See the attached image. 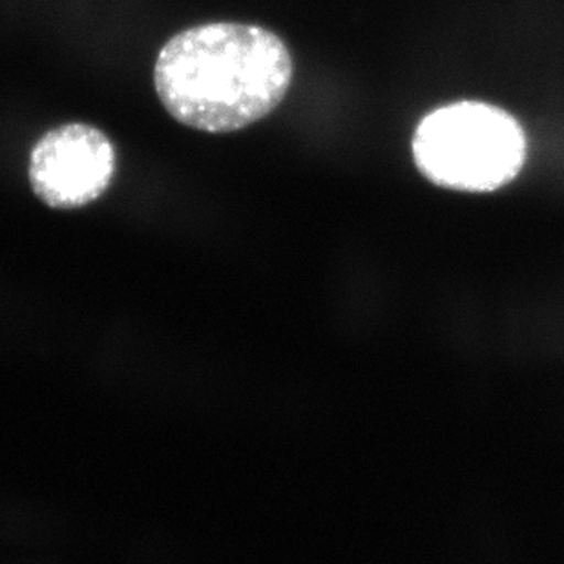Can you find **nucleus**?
<instances>
[{"label": "nucleus", "instance_id": "obj_1", "mask_svg": "<svg viewBox=\"0 0 564 564\" xmlns=\"http://www.w3.org/2000/svg\"><path fill=\"white\" fill-rule=\"evenodd\" d=\"M293 55L276 33L243 22H208L166 41L154 66L161 105L177 123L229 133L267 118L288 96Z\"/></svg>", "mask_w": 564, "mask_h": 564}, {"label": "nucleus", "instance_id": "obj_2", "mask_svg": "<svg viewBox=\"0 0 564 564\" xmlns=\"http://www.w3.org/2000/svg\"><path fill=\"white\" fill-rule=\"evenodd\" d=\"M422 174L442 187L490 192L516 180L527 160L521 124L486 102H455L422 119L413 139Z\"/></svg>", "mask_w": 564, "mask_h": 564}, {"label": "nucleus", "instance_id": "obj_3", "mask_svg": "<svg viewBox=\"0 0 564 564\" xmlns=\"http://www.w3.org/2000/svg\"><path fill=\"white\" fill-rule=\"evenodd\" d=\"M116 166V147L107 133L91 124L68 123L39 139L28 177L44 205L72 210L99 199L112 185Z\"/></svg>", "mask_w": 564, "mask_h": 564}]
</instances>
